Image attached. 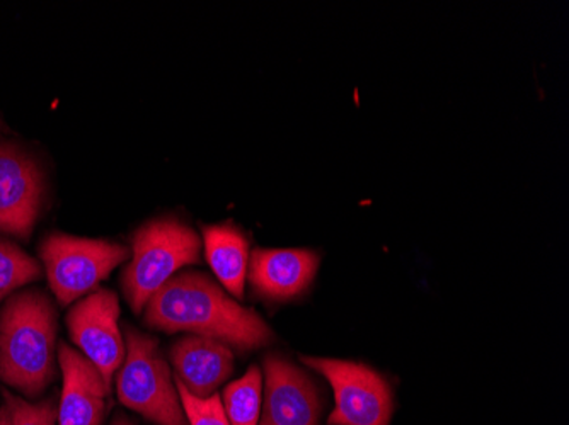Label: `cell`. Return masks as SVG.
Here are the masks:
<instances>
[{"label": "cell", "instance_id": "cell-1", "mask_svg": "<svg viewBox=\"0 0 569 425\" xmlns=\"http://www.w3.org/2000/svg\"><path fill=\"white\" fill-rule=\"evenodd\" d=\"M143 310L150 327L191 332L241 351L258 350L273 338L258 313L236 303L203 273L176 274Z\"/></svg>", "mask_w": 569, "mask_h": 425}, {"label": "cell", "instance_id": "cell-2", "mask_svg": "<svg viewBox=\"0 0 569 425\" xmlns=\"http://www.w3.org/2000/svg\"><path fill=\"white\" fill-rule=\"evenodd\" d=\"M57 310L41 290L9 296L0 310V380L22 395H41L56 376Z\"/></svg>", "mask_w": 569, "mask_h": 425}, {"label": "cell", "instance_id": "cell-3", "mask_svg": "<svg viewBox=\"0 0 569 425\" xmlns=\"http://www.w3.org/2000/svg\"><path fill=\"white\" fill-rule=\"evenodd\" d=\"M200 236L174 219L146 223L133 239L132 261L121 276L128 303L142 313L152 298L184 265L200 261Z\"/></svg>", "mask_w": 569, "mask_h": 425}, {"label": "cell", "instance_id": "cell-4", "mask_svg": "<svg viewBox=\"0 0 569 425\" xmlns=\"http://www.w3.org/2000/svg\"><path fill=\"white\" fill-rule=\"evenodd\" d=\"M127 353L118 370V398L156 425H188L171 371L150 335L127 328Z\"/></svg>", "mask_w": 569, "mask_h": 425}, {"label": "cell", "instance_id": "cell-5", "mask_svg": "<svg viewBox=\"0 0 569 425\" xmlns=\"http://www.w3.org/2000/svg\"><path fill=\"white\" fill-rule=\"evenodd\" d=\"M40 255L53 295L67 306L91 295L132 252L114 242L51 233L41 244Z\"/></svg>", "mask_w": 569, "mask_h": 425}, {"label": "cell", "instance_id": "cell-6", "mask_svg": "<svg viewBox=\"0 0 569 425\" xmlns=\"http://www.w3.org/2000/svg\"><path fill=\"white\" fill-rule=\"evenodd\" d=\"M331 383L336 407L329 417L331 425H389L392 393L386 380L366 364L351 361L302 357Z\"/></svg>", "mask_w": 569, "mask_h": 425}, {"label": "cell", "instance_id": "cell-7", "mask_svg": "<svg viewBox=\"0 0 569 425\" xmlns=\"http://www.w3.org/2000/svg\"><path fill=\"white\" fill-rule=\"evenodd\" d=\"M120 302L114 291H92L70 308L67 327L73 344L88 357L111 388L114 373L123 364L127 347L121 337Z\"/></svg>", "mask_w": 569, "mask_h": 425}, {"label": "cell", "instance_id": "cell-8", "mask_svg": "<svg viewBox=\"0 0 569 425\" xmlns=\"http://www.w3.org/2000/svg\"><path fill=\"white\" fill-rule=\"evenodd\" d=\"M43 200L40 168L12 143L0 142V232L30 236Z\"/></svg>", "mask_w": 569, "mask_h": 425}, {"label": "cell", "instance_id": "cell-9", "mask_svg": "<svg viewBox=\"0 0 569 425\" xmlns=\"http://www.w3.org/2000/svg\"><path fill=\"white\" fill-rule=\"evenodd\" d=\"M264 380L260 425H319L318 388L303 371L271 354L264 360Z\"/></svg>", "mask_w": 569, "mask_h": 425}, {"label": "cell", "instance_id": "cell-10", "mask_svg": "<svg viewBox=\"0 0 569 425\" xmlns=\"http://www.w3.org/2000/svg\"><path fill=\"white\" fill-rule=\"evenodd\" d=\"M59 363L63 376L59 425H101L110 386L98 367L69 344H60Z\"/></svg>", "mask_w": 569, "mask_h": 425}, {"label": "cell", "instance_id": "cell-11", "mask_svg": "<svg viewBox=\"0 0 569 425\" xmlns=\"http://www.w3.org/2000/svg\"><path fill=\"white\" fill-rule=\"evenodd\" d=\"M319 267V255L307 249H258L249 262V280L264 298L283 300L300 295Z\"/></svg>", "mask_w": 569, "mask_h": 425}, {"label": "cell", "instance_id": "cell-12", "mask_svg": "<svg viewBox=\"0 0 569 425\" xmlns=\"http://www.w3.org/2000/svg\"><path fill=\"white\" fill-rule=\"evenodd\" d=\"M176 380L193 395L209 398L234 371V356L223 342L188 335L179 338L171 350Z\"/></svg>", "mask_w": 569, "mask_h": 425}, {"label": "cell", "instance_id": "cell-13", "mask_svg": "<svg viewBox=\"0 0 569 425\" xmlns=\"http://www.w3.org/2000/svg\"><path fill=\"white\" fill-rule=\"evenodd\" d=\"M204 255L217 280L236 298L244 295L249 270V242L234 225L203 226Z\"/></svg>", "mask_w": 569, "mask_h": 425}, {"label": "cell", "instance_id": "cell-14", "mask_svg": "<svg viewBox=\"0 0 569 425\" xmlns=\"http://www.w3.org/2000/svg\"><path fill=\"white\" fill-rule=\"evenodd\" d=\"M223 411L230 425H258L263 405V373L251 366L242 378L223 389Z\"/></svg>", "mask_w": 569, "mask_h": 425}, {"label": "cell", "instance_id": "cell-15", "mask_svg": "<svg viewBox=\"0 0 569 425\" xmlns=\"http://www.w3.org/2000/svg\"><path fill=\"white\" fill-rule=\"evenodd\" d=\"M41 267L18 245L0 241V302L40 277Z\"/></svg>", "mask_w": 569, "mask_h": 425}, {"label": "cell", "instance_id": "cell-16", "mask_svg": "<svg viewBox=\"0 0 569 425\" xmlns=\"http://www.w3.org/2000/svg\"><path fill=\"white\" fill-rule=\"evenodd\" d=\"M176 389H178L179 401L183 405L184 415H187L190 425H230L223 411L222 398L219 395L200 398L193 395L183 383L176 380Z\"/></svg>", "mask_w": 569, "mask_h": 425}, {"label": "cell", "instance_id": "cell-17", "mask_svg": "<svg viewBox=\"0 0 569 425\" xmlns=\"http://www.w3.org/2000/svg\"><path fill=\"white\" fill-rule=\"evenodd\" d=\"M12 425H59V408L51 401L28 402L4 392Z\"/></svg>", "mask_w": 569, "mask_h": 425}, {"label": "cell", "instance_id": "cell-18", "mask_svg": "<svg viewBox=\"0 0 569 425\" xmlns=\"http://www.w3.org/2000/svg\"><path fill=\"white\" fill-rule=\"evenodd\" d=\"M0 425H12L11 412H9L8 405L0 408Z\"/></svg>", "mask_w": 569, "mask_h": 425}, {"label": "cell", "instance_id": "cell-19", "mask_svg": "<svg viewBox=\"0 0 569 425\" xmlns=\"http://www.w3.org/2000/svg\"><path fill=\"white\" fill-rule=\"evenodd\" d=\"M111 425H133V422L128 417H123V415H117L111 422Z\"/></svg>", "mask_w": 569, "mask_h": 425}]
</instances>
